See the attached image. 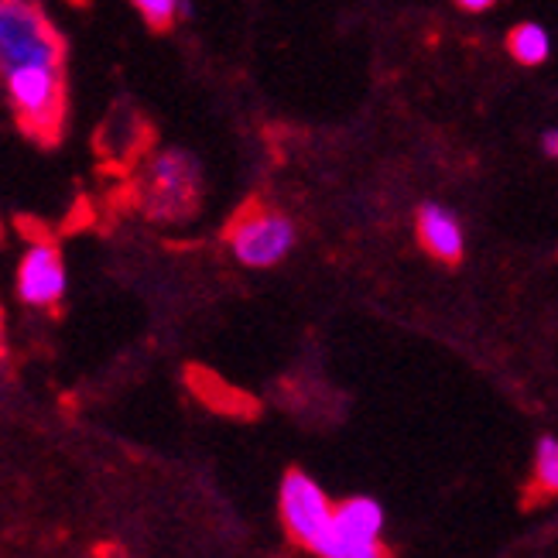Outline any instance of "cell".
I'll return each instance as SVG.
<instances>
[{
	"label": "cell",
	"mask_w": 558,
	"mask_h": 558,
	"mask_svg": "<svg viewBox=\"0 0 558 558\" xmlns=\"http://www.w3.org/2000/svg\"><path fill=\"white\" fill-rule=\"evenodd\" d=\"M459 8L463 11H470V14H480V11H487V8H494L497 0H456Z\"/></svg>",
	"instance_id": "obj_12"
},
{
	"label": "cell",
	"mask_w": 558,
	"mask_h": 558,
	"mask_svg": "<svg viewBox=\"0 0 558 558\" xmlns=\"http://www.w3.org/2000/svg\"><path fill=\"white\" fill-rule=\"evenodd\" d=\"M384 507L374 497H350L332 507L312 551L323 558H377L384 555Z\"/></svg>",
	"instance_id": "obj_3"
},
{
	"label": "cell",
	"mask_w": 558,
	"mask_h": 558,
	"mask_svg": "<svg viewBox=\"0 0 558 558\" xmlns=\"http://www.w3.org/2000/svg\"><path fill=\"white\" fill-rule=\"evenodd\" d=\"M542 155H545V158H555V155H558V131H555V128L542 131Z\"/></svg>",
	"instance_id": "obj_11"
},
{
	"label": "cell",
	"mask_w": 558,
	"mask_h": 558,
	"mask_svg": "<svg viewBox=\"0 0 558 558\" xmlns=\"http://www.w3.org/2000/svg\"><path fill=\"white\" fill-rule=\"evenodd\" d=\"M415 227H418V240L422 247L435 257V260H459L466 251V233L459 216L442 206V203H422L418 216H415Z\"/></svg>",
	"instance_id": "obj_7"
},
{
	"label": "cell",
	"mask_w": 558,
	"mask_h": 558,
	"mask_svg": "<svg viewBox=\"0 0 558 558\" xmlns=\"http://www.w3.org/2000/svg\"><path fill=\"white\" fill-rule=\"evenodd\" d=\"M535 487L545 497H555V490H558V442H555V435H545L535 449Z\"/></svg>",
	"instance_id": "obj_10"
},
{
	"label": "cell",
	"mask_w": 558,
	"mask_h": 558,
	"mask_svg": "<svg viewBox=\"0 0 558 558\" xmlns=\"http://www.w3.org/2000/svg\"><path fill=\"white\" fill-rule=\"evenodd\" d=\"M507 45H511V56L521 65H542L551 56V35L545 32V24H538V21L518 24Z\"/></svg>",
	"instance_id": "obj_8"
},
{
	"label": "cell",
	"mask_w": 558,
	"mask_h": 558,
	"mask_svg": "<svg viewBox=\"0 0 558 558\" xmlns=\"http://www.w3.org/2000/svg\"><path fill=\"white\" fill-rule=\"evenodd\" d=\"M278 504H281V524H284L288 535L299 545L312 548V542L323 535V527L332 514L329 494L312 476H305L302 470H291L281 480Z\"/></svg>",
	"instance_id": "obj_5"
},
{
	"label": "cell",
	"mask_w": 558,
	"mask_h": 558,
	"mask_svg": "<svg viewBox=\"0 0 558 558\" xmlns=\"http://www.w3.org/2000/svg\"><path fill=\"white\" fill-rule=\"evenodd\" d=\"M131 4L151 28H172V24L192 17V0H131Z\"/></svg>",
	"instance_id": "obj_9"
},
{
	"label": "cell",
	"mask_w": 558,
	"mask_h": 558,
	"mask_svg": "<svg viewBox=\"0 0 558 558\" xmlns=\"http://www.w3.org/2000/svg\"><path fill=\"white\" fill-rule=\"evenodd\" d=\"M203 196V168L182 148H168L151 158L144 175L141 203L155 220H185L199 206Z\"/></svg>",
	"instance_id": "obj_2"
},
{
	"label": "cell",
	"mask_w": 558,
	"mask_h": 558,
	"mask_svg": "<svg viewBox=\"0 0 558 558\" xmlns=\"http://www.w3.org/2000/svg\"><path fill=\"white\" fill-rule=\"evenodd\" d=\"M0 89L21 128L56 137L65 117V45L35 0H0Z\"/></svg>",
	"instance_id": "obj_1"
},
{
	"label": "cell",
	"mask_w": 558,
	"mask_h": 558,
	"mask_svg": "<svg viewBox=\"0 0 558 558\" xmlns=\"http://www.w3.org/2000/svg\"><path fill=\"white\" fill-rule=\"evenodd\" d=\"M299 230L278 209H247L230 230V251L244 268H275L295 251Z\"/></svg>",
	"instance_id": "obj_4"
},
{
	"label": "cell",
	"mask_w": 558,
	"mask_h": 558,
	"mask_svg": "<svg viewBox=\"0 0 558 558\" xmlns=\"http://www.w3.org/2000/svg\"><path fill=\"white\" fill-rule=\"evenodd\" d=\"M69 275L65 260L52 244H32L17 268V295L32 308H52L65 299Z\"/></svg>",
	"instance_id": "obj_6"
}]
</instances>
